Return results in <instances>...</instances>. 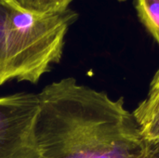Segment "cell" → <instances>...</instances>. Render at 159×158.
Masks as SVG:
<instances>
[{
  "instance_id": "1",
  "label": "cell",
  "mask_w": 159,
  "mask_h": 158,
  "mask_svg": "<svg viewBox=\"0 0 159 158\" xmlns=\"http://www.w3.org/2000/svg\"><path fill=\"white\" fill-rule=\"evenodd\" d=\"M35 139L40 158H153L133 113L122 98L78 84L73 77L38 93Z\"/></svg>"
},
{
  "instance_id": "2",
  "label": "cell",
  "mask_w": 159,
  "mask_h": 158,
  "mask_svg": "<svg viewBox=\"0 0 159 158\" xmlns=\"http://www.w3.org/2000/svg\"><path fill=\"white\" fill-rule=\"evenodd\" d=\"M75 15H40L0 0V86L16 80L36 84L58 63Z\"/></svg>"
},
{
  "instance_id": "3",
  "label": "cell",
  "mask_w": 159,
  "mask_h": 158,
  "mask_svg": "<svg viewBox=\"0 0 159 158\" xmlns=\"http://www.w3.org/2000/svg\"><path fill=\"white\" fill-rule=\"evenodd\" d=\"M38 94L0 97V158H40L35 139Z\"/></svg>"
},
{
  "instance_id": "4",
  "label": "cell",
  "mask_w": 159,
  "mask_h": 158,
  "mask_svg": "<svg viewBox=\"0 0 159 158\" xmlns=\"http://www.w3.org/2000/svg\"><path fill=\"white\" fill-rule=\"evenodd\" d=\"M137 15L159 45V0H136Z\"/></svg>"
},
{
  "instance_id": "5",
  "label": "cell",
  "mask_w": 159,
  "mask_h": 158,
  "mask_svg": "<svg viewBox=\"0 0 159 158\" xmlns=\"http://www.w3.org/2000/svg\"><path fill=\"white\" fill-rule=\"evenodd\" d=\"M73 0H15L22 9L40 15L62 13L69 9Z\"/></svg>"
},
{
  "instance_id": "6",
  "label": "cell",
  "mask_w": 159,
  "mask_h": 158,
  "mask_svg": "<svg viewBox=\"0 0 159 158\" xmlns=\"http://www.w3.org/2000/svg\"><path fill=\"white\" fill-rule=\"evenodd\" d=\"M159 109V68L156 73L145 100H143L138 108L133 112V115L139 123L142 125L148 120Z\"/></svg>"
},
{
  "instance_id": "7",
  "label": "cell",
  "mask_w": 159,
  "mask_h": 158,
  "mask_svg": "<svg viewBox=\"0 0 159 158\" xmlns=\"http://www.w3.org/2000/svg\"><path fill=\"white\" fill-rule=\"evenodd\" d=\"M142 133L150 143L159 142V109L144 123L140 125Z\"/></svg>"
},
{
  "instance_id": "8",
  "label": "cell",
  "mask_w": 159,
  "mask_h": 158,
  "mask_svg": "<svg viewBox=\"0 0 159 158\" xmlns=\"http://www.w3.org/2000/svg\"><path fill=\"white\" fill-rule=\"evenodd\" d=\"M4 1H6L7 3H8V4H10V5H12V6H14V7H19V8H20L17 4H16V2H15V0H4ZM22 9V8H21ZM24 10V9H23Z\"/></svg>"
}]
</instances>
